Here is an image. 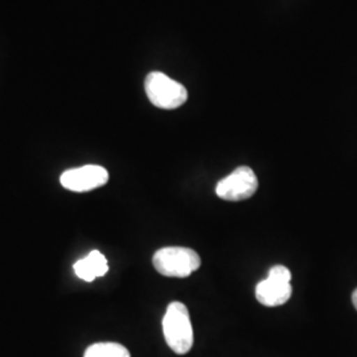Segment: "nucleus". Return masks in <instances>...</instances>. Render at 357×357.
I'll return each mask as SVG.
<instances>
[{
  "mask_svg": "<svg viewBox=\"0 0 357 357\" xmlns=\"http://www.w3.org/2000/svg\"><path fill=\"white\" fill-rule=\"evenodd\" d=\"M155 270L174 278H187L202 265L200 255L193 249L183 246H168L159 249L153 257Z\"/></svg>",
  "mask_w": 357,
  "mask_h": 357,
  "instance_id": "2",
  "label": "nucleus"
},
{
  "mask_svg": "<svg viewBox=\"0 0 357 357\" xmlns=\"http://www.w3.org/2000/svg\"><path fill=\"white\" fill-rule=\"evenodd\" d=\"M73 268L77 277L86 282H93L98 277H103L109 271L107 259L98 250H93L85 258L77 261Z\"/></svg>",
  "mask_w": 357,
  "mask_h": 357,
  "instance_id": "7",
  "label": "nucleus"
},
{
  "mask_svg": "<svg viewBox=\"0 0 357 357\" xmlns=\"http://www.w3.org/2000/svg\"><path fill=\"white\" fill-rule=\"evenodd\" d=\"M84 357H131L128 348L118 343H96L85 351Z\"/></svg>",
  "mask_w": 357,
  "mask_h": 357,
  "instance_id": "8",
  "label": "nucleus"
},
{
  "mask_svg": "<svg viewBox=\"0 0 357 357\" xmlns=\"http://www.w3.org/2000/svg\"><path fill=\"white\" fill-rule=\"evenodd\" d=\"M162 326L167 345L175 354L185 355L191 351L193 347V328L188 308L184 303H169Z\"/></svg>",
  "mask_w": 357,
  "mask_h": 357,
  "instance_id": "1",
  "label": "nucleus"
},
{
  "mask_svg": "<svg viewBox=\"0 0 357 357\" xmlns=\"http://www.w3.org/2000/svg\"><path fill=\"white\" fill-rule=\"evenodd\" d=\"M109 181V172L101 166L78 167L65 171L60 178L61 185L73 192H88L103 187Z\"/></svg>",
  "mask_w": 357,
  "mask_h": 357,
  "instance_id": "6",
  "label": "nucleus"
},
{
  "mask_svg": "<svg viewBox=\"0 0 357 357\" xmlns=\"http://www.w3.org/2000/svg\"><path fill=\"white\" fill-rule=\"evenodd\" d=\"M291 271L286 266L277 265L268 270L266 280L259 282L255 287L257 301L266 307H277L289 302L293 294L290 284Z\"/></svg>",
  "mask_w": 357,
  "mask_h": 357,
  "instance_id": "4",
  "label": "nucleus"
},
{
  "mask_svg": "<svg viewBox=\"0 0 357 357\" xmlns=\"http://www.w3.org/2000/svg\"><path fill=\"white\" fill-rule=\"evenodd\" d=\"M352 302H354V306H355V308L357 310V289L354 291V294H352Z\"/></svg>",
  "mask_w": 357,
  "mask_h": 357,
  "instance_id": "9",
  "label": "nucleus"
},
{
  "mask_svg": "<svg viewBox=\"0 0 357 357\" xmlns=\"http://www.w3.org/2000/svg\"><path fill=\"white\" fill-rule=\"evenodd\" d=\"M258 190V178L250 167L236 168L227 178H221L216 195L227 202H243L250 199Z\"/></svg>",
  "mask_w": 357,
  "mask_h": 357,
  "instance_id": "5",
  "label": "nucleus"
},
{
  "mask_svg": "<svg viewBox=\"0 0 357 357\" xmlns=\"http://www.w3.org/2000/svg\"><path fill=\"white\" fill-rule=\"evenodd\" d=\"M144 90L150 102L165 110L178 109L188 100L187 89L162 72H151L146 77Z\"/></svg>",
  "mask_w": 357,
  "mask_h": 357,
  "instance_id": "3",
  "label": "nucleus"
}]
</instances>
